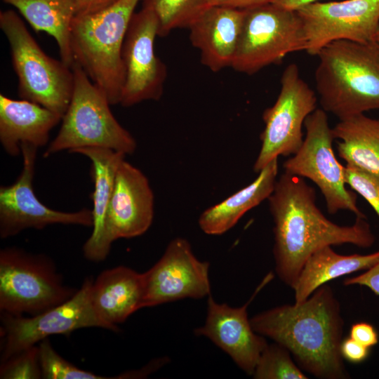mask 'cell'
Returning a JSON list of instances; mask_svg holds the SVG:
<instances>
[{
    "mask_svg": "<svg viewBox=\"0 0 379 379\" xmlns=\"http://www.w3.org/2000/svg\"><path fill=\"white\" fill-rule=\"evenodd\" d=\"M267 200L274 222L275 272L292 288L318 249L345 244L367 248L375 241L366 218H356L351 225L328 220L317 205L314 189L303 178L284 171Z\"/></svg>",
    "mask_w": 379,
    "mask_h": 379,
    "instance_id": "cell-1",
    "label": "cell"
},
{
    "mask_svg": "<svg viewBox=\"0 0 379 379\" xmlns=\"http://www.w3.org/2000/svg\"><path fill=\"white\" fill-rule=\"evenodd\" d=\"M250 321L257 333L285 347L303 371L322 379L349 378L340 353L344 321L329 286L300 304L267 310Z\"/></svg>",
    "mask_w": 379,
    "mask_h": 379,
    "instance_id": "cell-2",
    "label": "cell"
},
{
    "mask_svg": "<svg viewBox=\"0 0 379 379\" xmlns=\"http://www.w3.org/2000/svg\"><path fill=\"white\" fill-rule=\"evenodd\" d=\"M316 90L321 109L343 119L379 109V45L333 41L317 55Z\"/></svg>",
    "mask_w": 379,
    "mask_h": 379,
    "instance_id": "cell-3",
    "label": "cell"
},
{
    "mask_svg": "<svg viewBox=\"0 0 379 379\" xmlns=\"http://www.w3.org/2000/svg\"><path fill=\"white\" fill-rule=\"evenodd\" d=\"M140 0H117L93 13L75 15L70 44L74 60L107 96L119 104L125 72L121 57L124 39Z\"/></svg>",
    "mask_w": 379,
    "mask_h": 379,
    "instance_id": "cell-4",
    "label": "cell"
},
{
    "mask_svg": "<svg viewBox=\"0 0 379 379\" xmlns=\"http://www.w3.org/2000/svg\"><path fill=\"white\" fill-rule=\"evenodd\" d=\"M74 88L60 128L46 148L48 157L63 150L84 147L106 148L125 155L133 154L136 141L112 113L106 94L77 63L72 65Z\"/></svg>",
    "mask_w": 379,
    "mask_h": 379,
    "instance_id": "cell-5",
    "label": "cell"
},
{
    "mask_svg": "<svg viewBox=\"0 0 379 379\" xmlns=\"http://www.w3.org/2000/svg\"><path fill=\"white\" fill-rule=\"evenodd\" d=\"M0 28L10 46L21 99L58 114L65 113L74 88V73L62 60L48 55L13 10L0 12Z\"/></svg>",
    "mask_w": 379,
    "mask_h": 379,
    "instance_id": "cell-6",
    "label": "cell"
},
{
    "mask_svg": "<svg viewBox=\"0 0 379 379\" xmlns=\"http://www.w3.org/2000/svg\"><path fill=\"white\" fill-rule=\"evenodd\" d=\"M77 291L65 284L46 255L17 247L1 250V312L34 316L65 302Z\"/></svg>",
    "mask_w": 379,
    "mask_h": 379,
    "instance_id": "cell-7",
    "label": "cell"
},
{
    "mask_svg": "<svg viewBox=\"0 0 379 379\" xmlns=\"http://www.w3.org/2000/svg\"><path fill=\"white\" fill-rule=\"evenodd\" d=\"M305 48L303 26L296 11L272 2L245 8L231 67L251 75Z\"/></svg>",
    "mask_w": 379,
    "mask_h": 379,
    "instance_id": "cell-8",
    "label": "cell"
},
{
    "mask_svg": "<svg viewBox=\"0 0 379 379\" xmlns=\"http://www.w3.org/2000/svg\"><path fill=\"white\" fill-rule=\"evenodd\" d=\"M304 126L303 142L284 162V172L312 181L321 191L329 213L348 210L356 218H366L357 206L356 194L346 187L345 166L334 154L335 139L326 112L317 108L306 118Z\"/></svg>",
    "mask_w": 379,
    "mask_h": 379,
    "instance_id": "cell-9",
    "label": "cell"
},
{
    "mask_svg": "<svg viewBox=\"0 0 379 379\" xmlns=\"http://www.w3.org/2000/svg\"><path fill=\"white\" fill-rule=\"evenodd\" d=\"M280 81L274 104L262 114L265 128L253 165L256 173L279 156H292L298 151L304 140L305 121L317 109V96L301 78L297 64L291 63L284 69Z\"/></svg>",
    "mask_w": 379,
    "mask_h": 379,
    "instance_id": "cell-10",
    "label": "cell"
},
{
    "mask_svg": "<svg viewBox=\"0 0 379 379\" xmlns=\"http://www.w3.org/2000/svg\"><path fill=\"white\" fill-rule=\"evenodd\" d=\"M93 281L87 277L71 298L39 314L24 317L1 312V361L52 335H69L76 330L88 327L109 330L93 306Z\"/></svg>",
    "mask_w": 379,
    "mask_h": 379,
    "instance_id": "cell-11",
    "label": "cell"
},
{
    "mask_svg": "<svg viewBox=\"0 0 379 379\" xmlns=\"http://www.w3.org/2000/svg\"><path fill=\"white\" fill-rule=\"evenodd\" d=\"M296 11L305 35V51L311 55L335 41H375L379 26V0L317 1Z\"/></svg>",
    "mask_w": 379,
    "mask_h": 379,
    "instance_id": "cell-12",
    "label": "cell"
},
{
    "mask_svg": "<svg viewBox=\"0 0 379 379\" xmlns=\"http://www.w3.org/2000/svg\"><path fill=\"white\" fill-rule=\"evenodd\" d=\"M38 148L29 144L20 145L22 170L16 180L0 187V237H13L28 228L43 230L50 225H93L92 212L83 208L63 212L44 205L34 194L33 178Z\"/></svg>",
    "mask_w": 379,
    "mask_h": 379,
    "instance_id": "cell-13",
    "label": "cell"
},
{
    "mask_svg": "<svg viewBox=\"0 0 379 379\" xmlns=\"http://www.w3.org/2000/svg\"><path fill=\"white\" fill-rule=\"evenodd\" d=\"M157 36L155 15L144 8L135 12L121 51L125 77L119 104L123 107L159 100L162 96L167 68L154 52Z\"/></svg>",
    "mask_w": 379,
    "mask_h": 379,
    "instance_id": "cell-14",
    "label": "cell"
},
{
    "mask_svg": "<svg viewBox=\"0 0 379 379\" xmlns=\"http://www.w3.org/2000/svg\"><path fill=\"white\" fill-rule=\"evenodd\" d=\"M209 263L199 260L187 240L177 237L143 275L142 308L211 295Z\"/></svg>",
    "mask_w": 379,
    "mask_h": 379,
    "instance_id": "cell-15",
    "label": "cell"
},
{
    "mask_svg": "<svg viewBox=\"0 0 379 379\" xmlns=\"http://www.w3.org/2000/svg\"><path fill=\"white\" fill-rule=\"evenodd\" d=\"M267 274L244 305L232 307L217 302L211 294L208 296L204 324L194 333L204 336L226 352L242 371L252 375L260 356L268 343L257 333L248 318L247 307L258 292L272 279Z\"/></svg>",
    "mask_w": 379,
    "mask_h": 379,
    "instance_id": "cell-16",
    "label": "cell"
},
{
    "mask_svg": "<svg viewBox=\"0 0 379 379\" xmlns=\"http://www.w3.org/2000/svg\"><path fill=\"white\" fill-rule=\"evenodd\" d=\"M154 218V194L149 180L138 168L124 159L119 164L105 222L109 248L121 238L143 234Z\"/></svg>",
    "mask_w": 379,
    "mask_h": 379,
    "instance_id": "cell-17",
    "label": "cell"
},
{
    "mask_svg": "<svg viewBox=\"0 0 379 379\" xmlns=\"http://www.w3.org/2000/svg\"><path fill=\"white\" fill-rule=\"evenodd\" d=\"M244 19V9L211 5L187 27L201 63L213 72L231 67Z\"/></svg>",
    "mask_w": 379,
    "mask_h": 379,
    "instance_id": "cell-18",
    "label": "cell"
},
{
    "mask_svg": "<svg viewBox=\"0 0 379 379\" xmlns=\"http://www.w3.org/2000/svg\"><path fill=\"white\" fill-rule=\"evenodd\" d=\"M143 275L126 266L102 271L93 281L91 299L98 317L112 331L142 308Z\"/></svg>",
    "mask_w": 379,
    "mask_h": 379,
    "instance_id": "cell-19",
    "label": "cell"
},
{
    "mask_svg": "<svg viewBox=\"0 0 379 379\" xmlns=\"http://www.w3.org/2000/svg\"><path fill=\"white\" fill-rule=\"evenodd\" d=\"M61 120L62 116L39 104L0 94V142L11 157L21 153L22 144L45 146Z\"/></svg>",
    "mask_w": 379,
    "mask_h": 379,
    "instance_id": "cell-20",
    "label": "cell"
},
{
    "mask_svg": "<svg viewBox=\"0 0 379 379\" xmlns=\"http://www.w3.org/2000/svg\"><path fill=\"white\" fill-rule=\"evenodd\" d=\"M73 153L82 154L90 159L91 175L94 185L91 194L93 232L84 244L83 253L88 260L102 261L110 251L105 240L106 217L117 171L126 155L110 149L100 147L80 148Z\"/></svg>",
    "mask_w": 379,
    "mask_h": 379,
    "instance_id": "cell-21",
    "label": "cell"
},
{
    "mask_svg": "<svg viewBox=\"0 0 379 379\" xmlns=\"http://www.w3.org/2000/svg\"><path fill=\"white\" fill-rule=\"evenodd\" d=\"M278 170V159H275L248 185L205 210L199 218L200 229L206 234L220 235L232 228L246 212L269 198Z\"/></svg>",
    "mask_w": 379,
    "mask_h": 379,
    "instance_id": "cell-22",
    "label": "cell"
},
{
    "mask_svg": "<svg viewBox=\"0 0 379 379\" xmlns=\"http://www.w3.org/2000/svg\"><path fill=\"white\" fill-rule=\"evenodd\" d=\"M379 261V251L361 255H340L331 246L313 253L303 265L293 287L295 303L307 300L328 281L360 270H366Z\"/></svg>",
    "mask_w": 379,
    "mask_h": 379,
    "instance_id": "cell-23",
    "label": "cell"
},
{
    "mask_svg": "<svg viewBox=\"0 0 379 379\" xmlns=\"http://www.w3.org/2000/svg\"><path fill=\"white\" fill-rule=\"evenodd\" d=\"M338 156L352 166L379 175V118L359 114L339 119L332 128Z\"/></svg>",
    "mask_w": 379,
    "mask_h": 379,
    "instance_id": "cell-24",
    "label": "cell"
},
{
    "mask_svg": "<svg viewBox=\"0 0 379 379\" xmlns=\"http://www.w3.org/2000/svg\"><path fill=\"white\" fill-rule=\"evenodd\" d=\"M18 9L36 32L53 37L62 60L72 67L74 62L70 36L76 15V0H3Z\"/></svg>",
    "mask_w": 379,
    "mask_h": 379,
    "instance_id": "cell-25",
    "label": "cell"
},
{
    "mask_svg": "<svg viewBox=\"0 0 379 379\" xmlns=\"http://www.w3.org/2000/svg\"><path fill=\"white\" fill-rule=\"evenodd\" d=\"M142 7L151 11L158 21V36L172 30L187 28L209 6L208 0H141Z\"/></svg>",
    "mask_w": 379,
    "mask_h": 379,
    "instance_id": "cell-26",
    "label": "cell"
},
{
    "mask_svg": "<svg viewBox=\"0 0 379 379\" xmlns=\"http://www.w3.org/2000/svg\"><path fill=\"white\" fill-rule=\"evenodd\" d=\"M255 379H307L308 377L291 358L290 352L274 343L261 353L252 375Z\"/></svg>",
    "mask_w": 379,
    "mask_h": 379,
    "instance_id": "cell-27",
    "label": "cell"
},
{
    "mask_svg": "<svg viewBox=\"0 0 379 379\" xmlns=\"http://www.w3.org/2000/svg\"><path fill=\"white\" fill-rule=\"evenodd\" d=\"M42 378L44 379H105V377L79 368L63 359L45 338L38 343Z\"/></svg>",
    "mask_w": 379,
    "mask_h": 379,
    "instance_id": "cell-28",
    "label": "cell"
},
{
    "mask_svg": "<svg viewBox=\"0 0 379 379\" xmlns=\"http://www.w3.org/2000/svg\"><path fill=\"white\" fill-rule=\"evenodd\" d=\"M0 378H42L38 345L20 350L5 361H1Z\"/></svg>",
    "mask_w": 379,
    "mask_h": 379,
    "instance_id": "cell-29",
    "label": "cell"
},
{
    "mask_svg": "<svg viewBox=\"0 0 379 379\" xmlns=\"http://www.w3.org/2000/svg\"><path fill=\"white\" fill-rule=\"evenodd\" d=\"M345 178L346 184L371 205L379 218V175L346 165Z\"/></svg>",
    "mask_w": 379,
    "mask_h": 379,
    "instance_id": "cell-30",
    "label": "cell"
},
{
    "mask_svg": "<svg viewBox=\"0 0 379 379\" xmlns=\"http://www.w3.org/2000/svg\"><path fill=\"white\" fill-rule=\"evenodd\" d=\"M345 286L359 285L368 288L375 294L379 295V261L369 269L358 276L347 278L344 280Z\"/></svg>",
    "mask_w": 379,
    "mask_h": 379,
    "instance_id": "cell-31",
    "label": "cell"
},
{
    "mask_svg": "<svg viewBox=\"0 0 379 379\" xmlns=\"http://www.w3.org/2000/svg\"><path fill=\"white\" fill-rule=\"evenodd\" d=\"M350 337L368 348L378 343L377 331L366 322L354 324L350 328Z\"/></svg>",
    "mask_w": 379,
    "mask_h": 379,
    "instance_id": "cell-32",
    "label": "cell"
},
{
    "mask_svg": "<svg viewBox=\"0 0 379 379\" xmlns=\"http://www.w3.org/2000/svg\"><path fill=\"white\" fill-rule=\"evenodd\" d=\"M340 353L343 359L357 364L364 361L368 357L369 348L349 337L343 340Z\"/></svg>",
    "mask_w": 379,
    "mask_h": 379,
    "instance_id": "cell-33",
    "label": "cell"
},
{
    "mask_svg": "<svg viewBox=\"0 0 379 379\" xmlns=\"http://www.w3.org/2000/svg\"><path fill=\"white\" fill-rule=\"evenodd\" d=\"M117 0H76V15L93 13L112 4Z\"/></svg>",
    "mask_w": 379,
    "mask_h": 379,
    "instance_id": "cell-34",
    "label": "cell"
},
{
    "mask_svg": "<svg viewBox=\"0 0 379 379\" xmlns=\"http://www.w3.org/2000/svg\"><path fill=\"white\" fill-rule=\"evenodd\" d=\"M271 1L272 0H208L210 5L226 6L239 9H245Z\"/></svg>",
    "mask_w": 379,
    "mask_h": 379,
    "instance_id": "cell-35",
    "label": "cell"
},
{
    "mask_svg": "<svg viewBox=\"0 0 379 379\" xmlns=\"http://www.w3.org/2000/svg\"><path fill=\"white\" fill-rule=\"evenodd\" d=\"M320 1L321 0H272L271 2L286 9L297 11L307 4Z\"/></svg>",
    "mask_w": 379,
    "mask_h": 379,
    "instance_id": "cell-36",
    "label": "cell"
},
{
    "mask_svg": "<svg viewBox=\"0 0 379 379\" xmlns=\"http://www.w3.org/2000/svg\"><path fill=\"white\" fill-rule=\"evenodd\" d=\"M375 41L379 45V26H378V30H377V32H376V34H375Z\"/></svg>",
    "mask_w": 379,
    "mask_h": 379,
    "instance_id": "cell-37",
    "label": "cell"
}]
</instances>
